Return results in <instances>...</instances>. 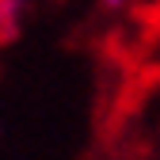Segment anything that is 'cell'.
<instances>
[{"label":"cell","mask_w":160,"mask_h":160,"mask_svg":"<svg viewBox=\"0 0 160 160\" xmlns=\"http://www.w3.org/2000/svg\"><path fill=\"white\" fill-rule=\"evenodd\" d=\"M23 31V0H0V46H8Z\"/></svg>","instance_id":"cell-1"}]
</instances>
